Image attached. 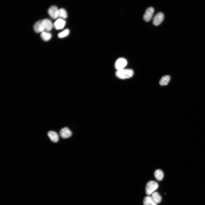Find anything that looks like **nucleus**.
<instances>
[{"mask_svg":"<svg viewBox=\"0 0 205 205\" xmlns=\"http://www.w3.org/2000/svg\"><path fill=\"white\" fill-rule=\"evenodd\" d=\"M133 70L130 69H124L117 70L115 73L116 76L121 79L130 78L133 75Z\"/></svg>","mask_w":205,"mask_h":205,"instance_id":"nucleus-1","label":"nucleus"},{"mask_svg":"<svg viewBox=\"0 0 205 205\" xmlns=\"http://www.w3.org/2000/svg\"><path fill=\"white\" fill-rule=\"evenodd\" d=\"M158 183L154 181L148 182L145 186V193L148 195H150L158 187Z\"/></svg>","mask_w":205,"mask_h":205,"instance_id":"nucleus-2","label":"nucleus"},{"mask_svg":"<svg viewBox=\"0 0 205 205\" xmlns=\"http://www.w3.org/2000/svg\"><path fill=\"white\" fill-rule=\"evenodd\" d=\"M127 63V61L125 58H120L117 59L114 64L115 68L117 70L124 69Z\"/></svg>","mask_w":205,"mask_h":205,"instance_id":"nucleus-3","label":"nucleus"},{"mask_svg":"<svg viewBox=\"0 0 205 205\" xmlns=\"http://www.w3.org/2000/svg\"><path fill=\"white\" fill-rule=\"evenodd\" d=\"M154 11V9L152 7L147 9L143 16L144 20L146 22L149 21L152 17Z\"/></svg>","mask_w":205,"mask_h":205,"instance_id":"nucleus-4","label":"nucleus"},{"mask_svg":"<svg viewBox=\"0 0 205 205\" xmlns=\"http://www.w3.org/2000/svg\"><path fill=\"white\" fill-rule=\"evenodd\" d=\"M164 19V15L161 12L157 13L154 17L153 19V23L154 25L157 26L160 24Z\"/></svg>","mask_w":205,"mask_h":205,"instance_id":"nucleus-5","label":"nucleus"},{"mask_svg":"<svg viewBox=\"0 0 205 205\" xmlns=\"http://www.w3.org/2000/svg\"><path fill=\"white\" fill-rule=\"evenodd\" d=\"M59 134L62 138L65 139L70 137L72 135V133L68 128L65 127L63 128L60 130Z\"/></svg>","mask_w":205,"mask_h":205,"instance_id":"nucleus-6","label":"nucleus"},{"mask_svg":"<svg viewBox=\"0 0 205 205\" xmlns=\"http://www.w3.org/2000/svg\"><path fill=\"white\" fill-rule=\"evenodd\" d=\"M58 9L56 6L53 5L49 9L48 12L50 16L52 19H56L58 18Z\"/></svg>","mask_w":205,"mask_h":205,"instance_id":"nucleus-7","label":"nucleus"},{"mask_svg":"<svg viewBox=\"0 0 205 205\" xmlns=\"http://www.w3.org/2000/svg\"><path fill=\"white\" fill-rule=\"evenodd\" d=\"M34 31L36 33L42 32L44 30L42 22V20L37 22L34 24L33 27Z\"/></svg>","mask_w":205,"mask_h":205,"instance_id":"nucleus-8","label":"nucleus"},{"mask_svg":"<svg viewBox=\"0 0 205 205\" xmlns=\"http://www.w3.org/2000/svg\"><path fill=\"white\" fill-rule=\"evenodd\" d=\"M65 24V21L63 19L59 18L55 22L54 26L55 28L58 30L62 29L63 28Z\"/></svg>","mask_w":205,"mask_h":205,"instance_id":"nucleus-9","label":"nucleus"},{"mask_svg":"<svg viewBox=\"0 0 205 205\" xmlns=\"http://www.w3.org/2000/svg\"><path fill=\"white\" fill-rule=\"evenodd\" d=\"M43 25L44 28L46 31L50 30L53 27V24L50 20L48 19H45L42 20Z\"/></svg>","mask_w":205,"mask_h":205,"instance_id":"nucleus-10","label":"nucleus"},{"mask_svg":"<svg viewBox=\"0 0 205 205\" xmlns=\"http://www.w3.org/2000/svg\"><path fill=\"white\" fill-rule=\"evenodd\" d=\"M48 135L50 140L54 142H56L59 140V136L56 132L53 131H50L48 132Z\"/></svg>","mask_w":205,"mask_h":205,"instance_id":"nucleus-11","label":"nucleus"},{"mask_svg":"<svg viewBox=\"0 0 205 205\" xmlns=\"http://www.w3.org/2000/svg\"><path fill=\"white\" fill-rule=\"evenodd\" d=\"M151 198L153 201L157 204L160 202L161 200V197L157 192H154L152 194Z\"/></svg>","mask_w":205,"mask_h":205,"instance_id":"nucleus-12","label":"nucleus"},{"mask_svg":"<svg viewBox=\"0 0 205 205\" xmlns=\"http://www.w3.org/2000/svg\"><path fill=\"white\" fill-rule=\"evenodd\" d=\"M154 176L157 180L159 181H161L164 177L163 171L160 169L156 170L154 173Z\"/></svg>","mask_w":205,"mask_h":205,"instance_id":"nucleus-13","label":"nucleus"},{"mask_svg":"<svg viewBox=\"0 0 205 205\" xmlns=\"http://www.w3.org/2000/svg\"><path fill=\"white\" fill-rule=\"evenodd\" d=\"M170 79V77L168 75L163 76L160 79L159 83L161 86L165 85L168 84Z\"/></svg>","mask_w":205,"mask_h":205,"instance_id":"nucleus-14","label":"nucleus"},{"mask_svg":"<svg viewBox=\"0 0 205 205\" xmlns=\"http://www.w3.org/2000/svg\"><path fill=\"white\" fill-rule=\"evenodd\" d=\"M143 203L144 205H157L153 201L149 196H147L144 198Z\"/></svg>","mask_w":205,"mask_h":205,"instance_id":"nucleus-15","label":"nucleus"},{"mask_svg":"<svg viewBox=\"0 0 205 205\" xmlns=\"http://www.w3.org/2000/svg\"><path fill=\"white\" fill-rule=\"evenodd\" d=\"M67 14L66 11L63 8H61L58 9V17L61 19H65L67 17Z\"/></svg>","mask_w":205,"mask_h":205,"instance_id":"nucleus-16","label":"nucleus"},{"mask_svg":"<svg viewBox=\"0 0 205 205\" xmlns=\"http://www.w3.org/2000/svg\"><path fill=\"white\" fill-rule=\"evenodd\" d=\"M41 37L44 40L48 41L50 39L52 35L49 32L43 31L41 33Z\"/></svg>","mask_w":205,"mask_h":205,"instance_id":"nucleus-17","label":"nucleus"},{"mask_svg":"<svg viewBox=\"0 0 205 205\" xmlns=\"http://www.w3.org/2000/svg\"><path fill=\"white\" fill-rule=\"evenodd\" d=\"M69 30L68 29H66L63 30L58 34L59 38H62L67 36L69 34Z\"/></svg>","mask_w":205,"mask_h":205,"instance_id":"nucleus-18","label":"nucleus"}]
</instances>
